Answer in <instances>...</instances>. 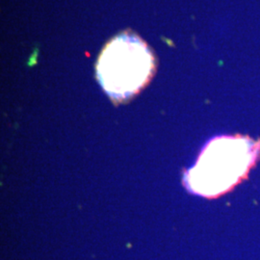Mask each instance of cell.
I'll list each match as a JSON object with an SVG mask.
<instances>
[{
  "label": "cell",
  "mask_w": 260,
  "mask_h": 260,
  "mask_svg": "<svg viewBox=\"0 0 260 260\" xmlns=\"http://www.w3.org/2000/svg\"><path fill=\"white\" fill-rule=\"evenodd\" d=\"M259 155L260 141L240 135L217 137L205 146L195 167L186 173L184 183L197 195H223L247 177Z\"/></svg>",
  "instance_id": "cell-1"
},
{
  "label": "cell",
  "mask_w": 260,
  "mask_h": 260,
  "mask_svg": "<svg viewBox=\"0 0 260 260\" xmlns=\"http://www.w3.org/2000/svg\"><path fill=\"white\" fill-rule=\"evenodd\" d=\"M154 58L139 37L123 34L106 45L98 60L96 75L103 90L115 102L134 96L149 83Z\"/></svg>",
  "instance_id": "cell-2"
}]
</instances>
